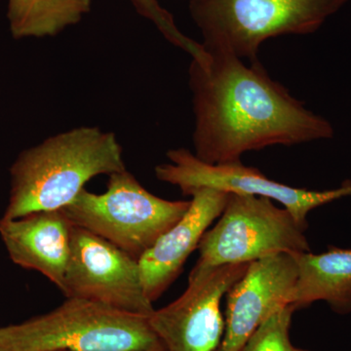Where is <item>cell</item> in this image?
Returning a JSON list of instances; mask_svg holds the SVG:
<instances>
[{
  "label": "cell",
  "mask_w": 351,
  "mask_h": 351,
  "mask_svg": "<svg viewBox=\"0 0 351 351\" xmlns=\"http://www.w3.org/2000/svg\"><path fill=\"white\" fill-rule=\"evenodd\" d=\"M189 75L193 154L204 162H240L248 152L334 135L331 123L272 80L258 60L247 66L230 53L204 49Z\"/></svg>",
  "instance_id": "1"
},
{
  "label": "cell",
  "mask_w": 351,
  "mask_h": 351,
  "mask_svg": "<svg viewBox=\"0 0 351 351\" xmlns=\"http://www.w3.org/2000/svg\"><path fill=\"white\" fill-rule=\"evenodd\" d=\"M112 132L80 126L25 149L11 167L8 206L2 218L18 219L68 206L90 180L126 170Z\"/></svg>",
  "instance_id": "2"
},
{
  "label": "cell",
  "mask_w": 351,
  "mask_h": 351,
  "mask_svg": "<svg viewBox=\"0 0 351 351\" xmlns=\"http://www.w3.org/2000/svg\"><path fill=\"white\" fill-rule=\"evenodd\" d=\"M164 346L149 317L66 298L50 313L0 329V351H152Z\"/></svg>",
  "instance_id": "3"
},
{
  "label": "cell",
  "mask_w": 351,
  "mask_h": 351,
  "mask_svg": "<svg viewBox=\"0 0 351 351\" xmlns=\"http://www.w3.org/2000/svg\"><path fill=\"white\" fill-rule=\"evenodd\" d=\"M348 0H191L207 51L257 61L261 45L285 34H313Z\"/></svg>",
  "instance_id": "4"
},
{
  "label": "cell",
  "mask_w": 351,
  "mask_h": 351,
  "mask_svg": "<svg viewBox=\"0 0 351 351\" xmlns=\"http://www.w3.org/2000/svg\"><path fill=\"white\" fill-rule=\"evenodd\" d=\"M191 200L163 199L128 170L108 176L105 193L83 189L62 209L71 225L108 240L136 260L184 216Z\"/></svg>",
  "instance_id": "5"
},
{
  "label": "cell",
  "mask_w": 351,
  "mask_h": 351,
  "mask_svg": "<svg viewBox=\"0 0 351 351\" xmlns=\"http://www.w3.org/2000/svg\"><path fill=\"white\" fill-rule=\"evenodd\" d=\"M218 223L203 235L193 269L250 263L280 253L311 252L304 232L285 208L260 196L228 193Z\"/></svg>",
  "instance_id": "6"
},
{
  "label": "cell",
  "mask_w": 351,
  "mask_h": 351,
  "mask_svg": "<svg viewBox=\"0 0 351 351\" xmlns=\"http://www.w3.org/2000/svg\"><path fill=\"white\" fill-rule=\"evenodd\" d=\"M169 162L159 164V181L173 184L184 195L197 189H214L228 193L260 196L280 203L295 221L307 228V216L315 208L351 195V182L341 188L316 191L280 184L263 175L257 168L240 162L209 164L186 149H170Z\"/></svg>",
  "instance_id": "7"
},
{
  "label": "cell",
  "mask_w": 351,
  "mask_h": 351,
  "mask_svg": "<svg viewBox=\"0 0 351 351\" xmlns=\"http://www.w3.org/2000/svg\"><path fill=\"white\" fill-rule=\"evenodd\" d=\"M63 294L149 317L156 309L145 293L138 261L84 228L71 225V248Z\"/></svg>",
  "instance_id": "8"
},
{
  "label": "cell",
  "mask_w": 351,
  "mask_h": 351,
  "mask_svg": "<svg viewBox=\"0 0 351 351\" xmlns=\"http://www.w3.org/2000/svg\"><path fill=\"white\" fill-rule=\"evenodd\" d=\"M249 263L193 269L176 301L154 311L149 324L166 351H217L225 331L221 301Z\"/></svg>",
  "instance_id": "9"
},
{
  "label": "cell",
  "mask_w": 351,
  "mask_h": 351,
  "mask_svg": "<svg viewBox=\"0 0 351 351\" xmlns=\"http://www.w3.org/2000/svg\"><path fill=\"white\" fill-rule=\"evenodd\" d=\"M298 265L289 253L249 263L243 276L228 292L225 334L219 350L242 351L252 334L270 315L292 304Z\"/></svg>",
  "instance_id": "10"
},
{
  "label": "cell",
  "mask_w": 351,
  "mask_h": 351,
  "mask_svg": "<svg viewBox=\"0 0 351 351\" xmlns=\"http://www.w3.org/2000/svg\"><path fill=\"white\" fill-rule=\"evenodd\" d=\"M186 213L138 260L145 293L157 301L182 274L184 263L198 248L203 235L219 219L228 193L214 189L191 191Z\"/></svg>",
  "instance_id": "11"
},
{
  "label": "cell",
  "mask_w": 351,
  "mask_h": 351,
  "mask_svg": "<svg viewBox=\"0 0 351 351\" xmlns=\"http://www.w3.org/2000/svg\"><path fill=\"white\" fill-rule=\"evenodd\" d=\"M0 237L16 265L40 272L63 292L71 255V223L62 210L2 218Z\"/></svg>",
  "instance_id": "12"
},
{
  "label": "cell",
  "mask_w": 351,
  "mask_h": 351,
  "mask_svg": "<svg viewBox=\"0 0 351 351\" xmlns=\"http://www.w3.org/2000/svg\"><path fill=\"white\" fill-rule=\"evenodd\" d=\"M298 280L292 306L302 308L318 301L337 313H351V250L332 249L322 254L292 253Z\"/></svg>",
  "instance_id": "13"
},
{
  "label": "cell",
  "mask_w": 351,
  "mask_h": 351,
  "mask_svg": "<svg viewBox=\"0 0 351 351\" xmlns=\"http://www.w3.org/2000/svg\"><path fill=\"white\" fill-rule=\"evenodd\" d=\"M92 0H9L14 38H50L78 24L91 10Z\"/></svg>",
  "instance_id": "14"
},
{
  "label": "cell",
  "mask_w": 351,
  "mask_h": 351,
  "mask_svg": "<svg viewBox=\"0 0 351 351\" xmlns=\"http://www.w3.org/2000/svg\"><path fill=\"white\" fill-rule=\"evenodd\" d=\"M295 311L289 304L270 315L252 334L242 351H306L295 348L290 341L289 331Z\"/></svg>",
  "instance_id": "15"
},
{
  "label": "cell",
  "mask_w": 351,
  "mask_h": 351,
  "mask_svg": "<svg viewBox=\"0 0 351 351\" xmlns=\"http://www.w3.org/2000/svg\"><path fill=\"white\" fill-rule=\"evenodd\" d=\"M141 15L152 21L164 38L177 47L188 52L191 58L199 57L203 52L202 44L184 36L176 25L172 15L160 6L157 0H130Z\"/></svg>",
  "instance_id": "16"
},
{
  "label": "cell",
  "mask_w": 351,
  "mask_h": 351,
  "mask_svg": "<svg viewBox=\"0 0 351 351\" xmlns=\"http://www.w3.org/2000/svg\"><path fill=\"white\" fill-rule=\"evenodd\" d=\"M152 351H166L165 348H163V350H152Z\"/></svg>",
  "instance_id": "17"
},
{
  "label": "cell",
  "mask_w": 351,
  "mask_h": 351,
  "mask_svg": "<svg viewBox=\"0 0 351 351\" xmlns=\"http://www.w3.org/2000/svg\"><path fill=\"white\" fill-rule=\"evenodd\" d=\"M217 351H221V350H219H219H217Z\"/></svg>",
  "instance_id": "18"
}]
</instances>
